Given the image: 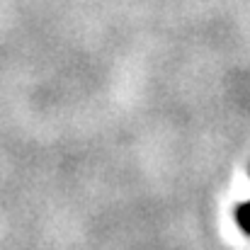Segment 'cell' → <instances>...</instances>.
Masks as SVG:
<instances>
[{
  "label": "cell",
  "instance_id": "obj_1",
  "mask_svg": "<svg viewBox=\"0 0 250 250\" xmlns=\"http://www.w3.org/2000/svg\"><path fill=\"white\" fill-rule=\"evenodd\" d=\"M236 219H238V226L250 236V202L248 204H241L238 211H236Z\"/></svg>",
  "mask_w": 250,
  "mask_h": 250
}]
</instances>
